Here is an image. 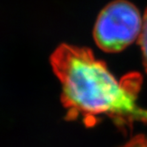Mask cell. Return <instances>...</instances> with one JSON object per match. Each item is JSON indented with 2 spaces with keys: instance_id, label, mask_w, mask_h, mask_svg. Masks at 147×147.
I'll return each instance as SVG.
<instances>
[{
  "instance_id": "cell-3",
  "label": "cell",
  "mask_w": 147,
  "mask_h": 147,
  "mask_svg": "<svg viewBox=\"0 0 147 147\" xmlns=\"http://www.w3.org/2000/svg\"><path fill=\"white\" fill-rule=\"evenodd\" d=\"M139 44L141 45V49L143 52L144 65L147 72V10L144 13V17L143 20V28L139 37Z\"/></svg>"
},
{
  "instance_id": "cell-2",
  "label": "cell",
  "mask_w": 147,
  "mask_h": 147,
  "mask_svg": "<svg viewBox=\"0 0 147 147\" xmlns=\"http://www.w3.org/2000/svg\"><path fill=\"white\" fill-rule=\"evenodd\" d=\"M142 28L143 20L138 8L126 0H116L99 13L93 36L101 50L118 52L139 39Z\"/></svg>"
},
{
  "instance_id": "cell-1",
  "label": "cell",
  "mask_w": 147,
  "mask_h": 147,
  "mask_svg": "<svg viewBox=\"0 0 147 147\" xmlns=\"http://www.w3.org/2000/svg\"><path fill=\"white\" fill-rule=\"evenodd\" d=\"M61 84V101L67 116L85 120L107 115L116 123H147V111L136 100L141 77L135 74L121 81L88 48L61 45L51 57Z\"/></svg>"
}]
</instances>
